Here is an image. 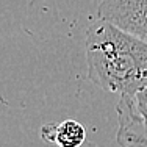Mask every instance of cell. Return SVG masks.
I'll use <instances>...</instances> for the list:
<instances>
[{"label":"cell","instance_id":"277c9868","mask_svg":"<svg viewBox=\"0 0 147 147\" xmlns=\"http://www.w3.org/2000/svg\"><path fill=\"white\" fill-rule=\"evenodd\" d=\"M86 141V130L75 119H64L55 124L53 144L58 147H83Z\"/></svg>","mask_w":147,"mask_h":147},{"label":"cell","instance_id":"3957f363","mask_svg":"<svg viewBox=\"0 0 147 147\" xmlns=\"http://www.w3.org/2000/svg\"><path fill=\"white\" fill-rule=\"evenodd\" d=\"M116 114V141L119 147H147V131L144 130L141 117L135 110L133 97H119Z\"/></svg>","mask_w":147,"mask_h":147},{"label":"cell","instance_id":"5b68a950","mask_svg":"<svg viewBox=\"0 0 147 147\" xmlns=\"http://www.w3.org/2000/svg\"><path fill=\"white\" fill-rule=\"evenodd\" d=\"M133 103H135V110L138 116L141 117L142 127L147 131V88L139 91L135 97H133Z\"/></svg>","mask_w":147,"mask_h":147},{"label":"cell","instance_id":"7a4b0ae2","mask_svg":"<svg viewBox=\"0 0 147 147\" xmlns=\"http://www.w3.org/2000/svg\"><path fill=\"white\" fill-rule=\"evenodd\" d=\"M97 19H103L147 42V0H100Z\"/></svg>","mask_w":147,"mask_h":147},{"label":"cell","instance_id":"8992f818","mask_svg":"<svg viewBox=\"0 0 147 147\" xmlns=\"http://www.w3.org/2000/svg\"><path fill=\"white\" fill-rule=\"evenodd\" d=\"M83 147H97L96 144H94V142H88V144H85Z\"/></svg>","mask_w":147,"mask_h":147},{"label":"cell","instance_id":"6da1fadb","mask_svg":"<svg viewBox=\"0 0 147 147\" xmlns=\"http://www.w3.org/2000/svg\"><path fill=\"white\" fill-rule=\"evenodd\" d=\"M86 64L89 82L119 97H135L147 88V42L108 20L88 27Z\"/></svg>","mask_w":147,"mask_h":147}]
</instances>
